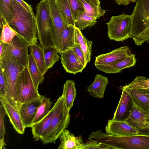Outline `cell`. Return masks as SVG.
Masks as SVG:
<instances>
[{
  "mask_svg": "<svg viewBox=\"0 0 149 149\" xmlns=\"http://www.w3.org/2000/svg\"><path fill=\"white\" fill-rule=\"evenodd\" d=\"M58 138V149H82L84 143L81 136H76L68 130L65 129Z\"/></svg>",
  "mask_w": 149,
  "mask_h": 149,
  "instance_id": "19",
  "label": "cell"
},
{
  "mask_svg": "<svg viewBox=\"0 0 149 149\" xmlns=\"http://www.w3.org/2000/svg\"><path fill=\"white\" fill-rule=\"evenodd\" d=\"M90 139H95L109 149H149V135L119 136L98 130L92 132Z\"/></svg>",
  "mask_w": 149,
  "mask_h": 149,
  "instance_id": "2",
  "label": "cell"
},
{
  "mask_svg": "<svg viewBox=\"0 0 149 149\" xmlns=\"http://www.w3.org/2000/svg\"><path fill=\"white\" fill-rule=\"evenodd\" d=\"M6 79L1 68H0V96L5 97Z\"/></svg>",
  "mask_w": 149,
  "mask_h": 149,
  "instance_id": "40",
  "label": "cell"
},
{
  "mask_svg": "<svg viewBox=\"0 0 149 149\" xmlns=\"http://www.w3.org/2000/svg\"><path fill=\"white\" fill-rule=\"evenodd\" d=\"M129 95L133 104L146 115H149V91L122 86Z\"/></svg>",
  "mask_w": 149,
  "mask_h": 149,
  "instance_id": "13",
  "label": "cell"
},
{
  "mask_svg": "<svg viewBox=\"0 0 149 149\" xmlns=\"http://www.w3.org/2000/svg\"><path fill=\"white\" fill-rule=\"evenodd\" d=\"M43 95L30 101L22 104L19 112L26 128H31L37 109Z\"/></svg>",
  "mask_w": 149,
  "mask_h": 149,
  "instance_id": "15",
  "label": "cell"
},
{
  "mask_svg": "<svg viewBox=\"0 0 149 149\" xmlns=\"http://www.w3.org/2000/svg\"><path fill=\"white\" fill-rule=\"evenodd\" d=\"M75 26L73 25L65 26L63 32L59 54L71 49L75 44L74 40Z\"/></svg>",
  "mask_w": 149,
  "mask_h": 149,
  "instance_id": "24",
  "label": "cell"
},
{
  "mask_svg": "<svg viewBox=\"0 0 149 149\" xmlns=\"http://www.w3.org/2000/svg\"><path fill=\"white\" fill-rule=\"evenodd\" d=\"M62 65L67 72L75 74L85 68L74 51L71 48L60 54Z\"/></svg>",
  "mask_w": 149,
  "mask_h": 149,
  "instance_id": "14",
  "label": "cell"
},
{
  "mask_svg": "<svg viewBox=\"0 0 149 149\" xmlns=\"http://www.w3.org/2000/svg\"><path fill=\"white\" fill-rule=\"evenodd\" d=\"M106 133L112 135L127 136L138 134L137 130L126 121L108 120L105 127Z\"/></svg>",
  "mask_w": 149,
  "mask_h": 149,
  "instance_id": "16",
  "label": "cell"
},
{
  "mask_svg": "<svg viewBox=\"0 0 149 149\" xmlns=\"http://www.w3.org/2000/svg\"><path fill=\"white\" fill-rule=\"evenodd\" d=\"M30 48L39 69L44 75L48 70L46 65L43 49L37 42L31 44Z\"/></svg>",
  "mask_w": 149,
  "mask_h": 149,
  "instance_id": "26",
  "label": "cell"
},
{
  "mask_svg": "<svg viewBox=\"0 0 149 149\" xmlns=\"http://www.w3.org/2000/svg\"><path fill=\"white\" fill-rule=\"evenodd\" d=\"M136 61L135 55L131 54L123 59L111 65L97 68L106 73H116L121 72L123 69L133 67L135 65Z\"/></svg>",
  "mask_w": 149,
  "mask_h": 149,
  "instance_id": "20",
  "label": "cell"
},
{
  "mask_svg": "<svg viewBox=\"0 0 149 149\" xmlns=\"http://www.w3.org/2000/svg\"><path fill=\"white\" fill-rule=\"evenodd\" d=\"M85 1L90 3L93 5L98 6H100V1L99 0H85Z\"/></svg>",
  "mask_w": 149,
  "mask_h": 149,
  "instance_id": "45",
  "label": "cell"
},
{
  "mask_svg": "<svg viewBox=\"0 0 149 149\" xmlns=\"http://www.w3.org/2000/svg\"><path fill=\"white\" fill-rule=\"evenodd\" d=\"M84 37L81 30L75 27L74 40L75 44H78L80 46L84 42Z\"/></svg>",
  "mask_w": 149,
  "mask_h": 149,
  "instance_id": "41",
  "label": "cell"
},
{
  "mask_svg": "<svg viewBox=\"0 0 149 149\" xmlns=\"http://www.w3.org/2000/svg\"><path fill=\"white\" fill-rule=\"evenodd\" d=\"M17 34L16 32L7 23L4 24L0 36V41L8 45L9 44L12 40Z\"/></svg>",
  "mask_w": 149,
  "mask_h": 149,
  "instance_id": "34",
  "label": "cell"
},
{
  "mask_svg": "<svg viewBox=\"0 0 149 149\" xmlns=\"http://www.w3.org/2000/svg\"><path fill=\"white\" fill-rule=\"evenodd\" d=\"M71 49L74 51L80 61L85 68L86 64L80 45L78 44H75Z\"/></svg>",
  "mask_w": 149,
  "mask_h": 149,
  "instance_id": "39",
  "label": "cell"
},
{
  "mask_svg": "<svg viewBox=\"0 0 149 149\" xmlns=\"http://www.w3.org/2000/svg\"><path fill=\"white\" fill-rule=\"evenodd\" d=\"M13 20L9 25L31 44L37 43V31L34 13L27 11L15 0L12 2Z\"/></svg>",
  "mask_w": 149,
  "mask_h": 149,
  "instance_id": "3",
  "label": "cell"
},
{
  "mask_svg": "<svg viewBox=\"0 0 149 149\" xmlns=\"http://www.w3.org/2000/svg\"><path fill=\"white\" fill-rule=\"evenodd\" d=\"M17 88L21 104L42 96L36 88L28 67H25L20 74L17 81Z\"/></svg>",
  "mask_w": 149,
  "mask_h": 149,
  "instance_id": "8",
  "label": "cell"
},
{
  "mask_svg": "<svg viewBox=\"0 0 149 149\" xmlns=\"http://www.w3.org/2000/svg\"><path fill=\"white\" fill-rule=\"evenodd\" d=\"M125 86L130 88L149 91V79L142 76H138L131 83Z\"/></svg>",
  "mask_w": 149,
  "mask_h": 149,
  "instance_id": "33",
  "label": "cell"
},
{
  "mask_svg": "<svg viewBox=\"0 0 149 149\" xmlns=\"http://www.w3.org/2000/svg\"><path fill=\"white\" fill-rule=\"evenodd\" d=\"M74 20H75L85 12L79 0H67Z\"/></svg>",
  "mask_w": 149,
  "mask_h": 149,
  "instance_id": "35",
  "label": "cell"
},
{
  "mask_svg": "<svg viewBox=\"0 0 149 149\" xmlns=\"http://www.w3.org/2000/svg\"><path fill=\"white\" fill-rule=\"evenodd\" d=\"M0 67L6 80L5 95L4 97L19 112L21 104L17 91L18 77L25 67L19 64L16 60L6 51L0 58Z\"/></svg>",
  "mask_w": 149,
  "mask_h": 149,
  "instance_id": "1",
  "label": "cell"
},
{
  "mask_svg": "<svg viewBox=\"0 0 149 149\" xmlns=\"http://www.w3.org/2000/svg\"><path fill=\"white\" fill-rule=\"evenodd\" d=\"M7 44L4 43L0 41V58L4 55L6 50V47Z\"/></svg>",
  "mask_w": 149,
  "mask_h": 149,
  "instance_id": "44",
  "label": "cell"
},
{
  "mask_svg": "<svg viewBox=\"0 0 149 149\" xmlns=\"http://www.w3.org/2000/svg\"><path fill=\"white\" fill-rule=\"evenodd\" d=\"M30 43L19 34L15 36L9 44H7L5 51L10 54L22 66L28 67V49Z\"/></svg>",
  "mask_w": 149,
  "mask_h": 149,
  "instance_id": "9",
  "label": "cell"
},
{
  "mask_svg": "<svg viewBox=\"0 0 149 149\" xmlns=\"http://www.w3.org/2000/svg\"><path fill=\"white\" fill-rule=\"evenodd\" d=\"M54 106V111L50 125L40 139L45 145L54 142L70 123V111L67 108L63 95L57 99Z\"/></svg>",
  "mask_w": 149,
  "mask_h": 149,
  "instance_id": "4",
  "label": "cell"
},
{
  "mask_svg": "<svg viewBox=\"0 0 149 149\" xmlns=\"http://www.w3.org/2000/svg\"><path fill=\"white\" fill-rule=\"evenodd\" d=\"M47 69L52 68L60 59L59 52L54 46H49L43 48Z\"/></svg>",
  "mask_w": 149,
  "mask_h": 149,
  "instance_id": "30",
  "label": "cell"
},
{
  "mask_svg": "<svg viewBox=\"0 0 149 149\" xmlns=\"http://www.w3.org/2000/svg\"><path fill=\"white\" fill-rule=\"evenodd\" d=\"M146 42H147L148 44H149V38H148V39L146 41Z\"/></svg>",
  "mask_w": 149,
  "mask_h": 149,
  "instance_id": "46",
  "label": "cell"
},
{
  "mask_svg": "<svg viewBox=\"0 0 149 149\" xmlns=\"http://www.w3.org/2000/svg\"><path fill=\"white\" fill-rule=\"evenodd\" d=\"M93 42L85 37L84 42L80 46L85 58L86 64L90 61Z\"/></svg>",
  "mask_w": 149,
  "mask_h": 149,
  "instance_id": "37",
  "label": "cell"
},
{
  "mask_svg": "<svg viewBox=\"0 0 149 149\" xmlns=\"http://www.w3.org/2000/svg\"><path fill=\"white\" fill-rule=\"evenodd\" d=\"M108 82L107 77L97 74L93 82L87 87V89L92 96L99 99L103 98Z\"/></svg>",
  "mask_w": 149,
  "mask_h": 149,
  "instance_id": "21",
  "label": "cell"
},
{
  "mask_svg": "<svg viewBox=\"0 0 149 149\" xmlns=\"http://www.w3.org/2000/svg\"><path fill=\"white\" fill-rule=\"evenodd\" d=\"M0 100L14 129L18 133L24 134L25 128L22 122L19 111L4 97L0 96Z\"/></svg>",
  "mask_w": 149,
  "mask_h": 149,
  "instance_id": "18",
  "label": "cell"
},
{
  "mask_svg": "<svg viewBox=\"0 0 149 149\" xmlns=\"http://www.w3.org/2000/svg\"><path fill=\"white\" fill-rule=\"evenodd\" d=\"M6 114L3 106L0 102V149H5L6 144L4 141L6 134L4 120Z\"/></svg>",
  "mask_w": 149,
  "mask_h": 149,
  "instance_id": "36",
  "label": "cell"
},
{
  "mask_svg": "<svg viewBox=\"0 0 149 149\" xmlns=\"http://www.w3.org/2000/svg\"><path fill=\"white\" fill-rule=\"evenodd\" d=\"M13 0H0V19L4 24H9L13 20L12 2Z\"/></svg>",
  "mask_w": 149,
  "mask_h": 149,
  "instance_id": "29",
  "label": "cell"
},
{
  "mask_svg": "<svg viewBox=\"0 0 149 149\" xmlns=\"http://www.w3.org/2000/svg\"><path fill=\"white\" fill-rule=\"evenodd\" d=\"M131 15L129 38H135L149 27V0H138Z\"/></svg>",
  "mask_w": 149,
  "mask_h": 149,
  "instance_id": "7",
  "label": "cell"
},
{
  "mask_svg": "<svg viewBox=\"0 0 149 149\" xmlns=\"http://www.w3.org/2000/svg\"><path fill=\"white\" fill-rule=\"evenodd\" d=\"M84 7L85 11L97 19L104 14L107 10H103L100 6H97L85 0H79Z\"/></svg>",
  "mask_w": 149,
  "mask_h": 149,
  "instance_id": "32",
  "label": "cell"
},
{
  "mask_svg": "<svg viewBox=\"0 0 149 149\" xmlns=\"http://www.w3.org/2000/svg\"><path fill=\"white\" fill-rule=\"evenodd\" d=\"M28 67L34 85L38 90L39 85L42 84L43 81L44 75L39 69L32 51L30 49Z\"/></svg>",
  "mask_w": 149,
  "mask_h": 149,
  "instance_id": "23",
  "label": "cell"
},
{
  "mask_svg": "<svg viewBox=\"0 0 149 149\" xmlns=\"http://www.w3.org/2000/svg\"><path fill=\"white\" fill-rule=\"evenodd\" d=\"M131 54V50L128 46L120 47L109 52L95 57L94 64L96 68L111 65L123 59Z\"/></svg>",
  "mask_w": 149,
  "mask_h": 149,
  "instance_id": "11",
  "label": "cell"
},
{
  "mask_svg": "<svg viewBox=\"0 0 149 149\" xmlns=\"http://www.w3.org/2000/svg\"><path fill=\"white\" fill-rule=\"evenodd\" d=\"M88 139L86 142L84 143L82 149H109L94 139Z\"/></svg>",
  "mask_w": 149,
  "mask_h": 149,
  "instance_id": "38",
  "label": "cell"
},
{
  "mask_svg": "<svg viewBox=\"0 0 149 149\" xmlns=\"http://www.w3.org/2000/svg\"><path fill=\"white\" fill-rule=\"evenodd\" d=\"M132 23L131 15L123 13L112 16L106 23L107 34L110 40L123 41L130 38Z\"/></svg>",
  "mask_w": 149,
  "mask_h": 149,
  "instance_id": "6",
  "label": "cell"
},
{
  "mask_svg": "<svg viewBox=\"0 0 149 149\" xmlns=\"http://www.w3.org/2000/svg\"><path fill=\"white\" fill-rule=\"evenodd\" d=\"M54 111L53 107L51 111L44 118L31 127V132L35 141L40 140L42 136L50 127Z\"/></svg>",
  "mask_w": 149,
  "mask_h": 149,
  "instance_id": "22",
  "label": "cell"
},
{
  "mask_svg": "<svg viewBox=\"0 0 149 149\" xmlns=\"http://www.w3.org/2000/svg\"><path fill=\"white\" fill-rule=\"evenodd\" d=\"M118 5L127 6L131 3L136 1L137 0H114Z\"/></svg>",
  "mask_w": 149,
  "mask_h": 149,
  "instance_id": "43",
  "label": "cell"
},
{
  "mask_svg": "<svg viewBox=\"0 0 149 149\" xmlns=\"http://www.w3.org/2000/svg\"><path fill=\"white\" fill-rule=\"evenodd\" d=\"M35 15L37 38L42 48L54 46L53 26L48 0H42L37 4Z\"/></svg>",
  "mask_w": 149,
  "mask_h": 149,
  "instance_id": "5",
  "label": "cell"
},
{
  "mask_svg": "<svg viewBox=\"0 0 149 149\" xmlns=\"http://www.w3.org/2000/svg\"><path fill=\"white\" fill-rule=\"evenodd\" d=\"M126 121L137 130L138 134L149 135V115H144L134 104L130 116Z\"/></svg>",
  "mask_w": 149,
  "mask_h": 149,
  "instance_id": "12",
  "label": "cell"
},
{
  "mask_svg": "<svg viewBox=\"0 0 149 149\" xmlns=\"http://www.w3.org/2000/svg\"><path fill=\"white\" fill-rule=\"evenodd\" d=\"M56 1L66 26L69 25L74 26L75 20L73 19L67 0H56Z\"/></svg>",
  "mask_w": 149,
  "mask_h": 149,
  "instance_id": "27",
  "label": "cell"
},
{
  "mask_svg": "<svg viewBox=\"0 0 149 149\" xmlns=\"http://www.w3.org/2000/svg\"><path fill=\"white\" fill-rule=\"evenodd\" d=\"M120 88L122 90V94L112 120L126 121L131 114L133 104L126 91Z\"/></svg>",
  "mask_w": 149,
  "mask_h": 149,
  "instance_id": "17",
  "label": "cell"
},
{
  "mask_svg": "<svg viewBox=\"0 0 149 149\" xmlns=\"http://www.w3.org/2000/svg\"><path fill=\"white\" fill-rule=\"evenodd\" d=\"M52 102L50 98L43 95L37 109L31 127L35 124L40 121L48 114L52 109Z\"/></svg>",
  "mask_w": 149,
  "mask_h": 149,
  "instance_id": "28",
  "label": "cell"
},
{
  "mask_svg": "<svg viewBox=\"0 0 149 149\" xmlns=\"http://www.w3.org/2000/svg\"><path fill=\"white\" fill-rule=\"evenodd\" d=\"M48 1L53 24L54 44L59 54L62 34L66 26L58 10L56 0Z\"/></svg>",
  "mask_w": 149,
  "mask_h": 149,
  "instance_id": "10",
  "label": "cell"
},
{
  "mask_svg": "<svg viewBox=\"0 0 149 149\" xmlns=\"http://www.w3.org/2000/svg\"><path fill=\"white\" fill-rule=\"evenodd\" d=\"M28 12L34 13L31 6L23 0H15Z\"/></svg>",
  "mask_w": 149,
  "mask_h": 149,
  "instance_id": "42",
  "label": "cell"
},
{
  "mask_svg": "<svg viewBox=\"0 0 149 149\" xmlns=\"http://www.w3.org/2000/svg\"><path fill=\"white\" fill-rule=\"evenodd\" d=\"M97 18L85 12L81 15L75 21L74 26L80 30L94 26L97 22Z\"/></svg>",
  "mask_w": 149,
  "mask_h": 149,
  "instance_id": "31",
  "label": "cell"
},
{
  "mask_svg": "<svg viewBox=\"0 0 149 149\" xmlns=\"http://www.w3.org/2000/svg\"><path fill=\"white\" fill-rule=\"evenodd\" d=\"M62 95L64 96L66 106L70 111L73 105L76 97V91L74 81L69 79L64 84Z\"/></svg>",
  "mask_w": 149,
  "mask_h": 149,
  "instance_id": "25",
  "label": "cell"
}]
</instances>
